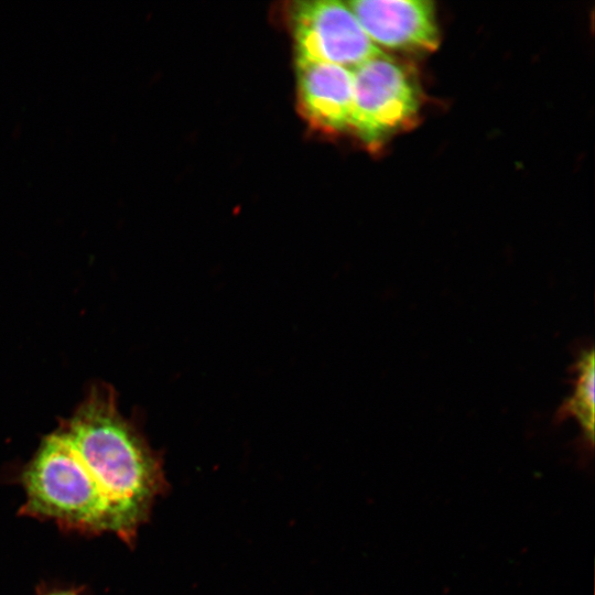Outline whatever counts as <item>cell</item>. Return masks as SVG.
<instances>
[{
    "label": "cell",
    "instance_id": "cell-1",
    "mask_svg": "<svg viewBox=\"0 0 595 595\" xmlns=\"http://www.w3.org/2000/svg\"><path fill=\"white\" fill-rule=\"evenodd\" d=\"M60 430L107 501L109 532L131 544L165 485L161 458L119 412L112 388L102 383L90 389Z\"/></svg>",
    "mask_w": 595,
    "mask_h": 595
},
{
    "label": "cell",
    "instance_id": "cell-2",
    "mask_svg": "<svg viewBox=\"0 0 595 595\" xmlns=\"http://www.w3.org/2000/svg\"><path fill=\"white\" fill-rule=\"evenodd\" d=\"M23 516L54 520L61 528L109 532V509L84 461L58 429L40 444L22 473Z\"/></svg>",
    "mask_w": 595,
    "mask_h": 595
},
{
    "label": "cell",
    "instance_id": "cell-3",
    "mask_svg": "<svg viewBox=\"0 0 595 595\" xmlns=\"http://www.w3.org/2000/svg\"><path fill=\"white\" fill-rule=\"evenodd\" d=\"M350 126L367 144L380 143L418 115L419 90L409 72L385 54L354 67Z\"/></svg>",
    "mask_w": 595,
    "mask_h": 595
},
{
    "label": "cell",
    "instance_id": "cell-4",
    "mask_svg": "<svg viewBox=\"0 0 595 595\" xmlns=\"http://www.w3.org/2000/svg\"><path fill=\"white\" fill-rule=\"evenodd\" d=\"M298 58L353 69L383 53L365 32L346 2L301 1L292 9Z\"/></svg>",
    "mask_w": 595,
    "mask_h": 595
},
{
    "label": "cell",
    "instance_id": "cell-5",
    "mask_svg": "<svg viewBox=\"0 0 595 595\" xmlns=\"http://www.w3.org/2000/svg\"><path fill=\"white\" fill-rule=\"evenodd\" d=\"M346 4L374 43L403 51H433L439 44L430 1L354 0Z\"/></svg>",
    "mask_w": 595,
    "mask_h": 595
},
{
    "label": "cell",
    "instance_id": "cell-6",
    "mask_svg": "<svg viewBox=\"0 0 595 595\" xmlns=\"http://www.w3.org/2000/svg\"><path fill=\"white\" fill-rule=\"evenodd\" d=\"M296 79L300 108L313 127L326 132L349 128L354 93L350 68L298 58Z\"/></svg>",
    "mask_w": 595,
    "mask_h": 595
},
{
    "label": "cell",
    "instance_id": "cell-7",
    "mask_svg": "<svg viewBox=\"0 0 595 595\" xmlns=\"http://www.w3.org/2000/svg\"><path fill=\"white\" fill-rule=\"evenodd\" d=\"M594 349H582L573 364L572 396L561 405L556 419L574 418L581 429V443L592 454L594 447L595 376Z\"/></svg>",
    "mask_w": 595,
    "mask_h": 595
},
{
    "label": "cell",
    "instance_id": "cell-8",
    "mask_svg": "<svg viewBox=\"0 0 595 595\" xmlns=\"http://www.w3.org/2000/svg\"><path fill=\"white\" fill-rule=\"evenodd\" d=\"M44 595H77V594L73 591H53Z\"/></svg>",
    "mask_w": 595,
    "mask_h": 595
}]
</instances>
